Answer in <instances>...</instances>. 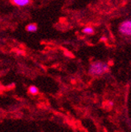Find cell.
Returning <instances> with one entry per match:
<instances>
[{
    "mask_svg": "<svg viewBox=\"0 0 131 132\" xmlns=\"http://www.w3.org/2000/svg\"><path fill=\"white\" fill-rule=\"evenodd\" d=\"M28 91H29V93H30L31 95H36V94H38V93H39V89H38V88H37L36 86H35V85H31V86H30Z\"/></svg>",
    "mask_w": 131,
    "mask_h": 132,
    "instance_id": "5b68a950",
    "label": "cell"
},
{
    "mask_svg": "<svg viewBox=\"0 0 131 132\" xmlns=\"http://www.w3.org/2000/svg\"><path fill=\"white\" fill-rule=\"evenodd\" d=\"M26 30L29 32H35L37 31V25L35 23H30L26 27Z\"/></svg>",
    "mask_w": 131,
    "mask_h": 132,
    "instance_id": "277c9868",
    "label": "cell"
},
{
    "mask_svg": "<svg viewBox=\"0 0 131 132\" xmlns=\"http://www.w3.org/2000/svg\"><path fill=\"white\" fill-rule=\"evenodd\" d=\"M119 31L123 36H129L131 35V21L128 19L121 23L119 27Z\"/></svg>",
    "mask_w": 131,
    "mask_h": 132,
    "instance_id": "7a4b0ae2",
    "label": "cell"
},
{
    "mask_svg": "<svg viewBox=\"0 0 131 132\" xmlns=\"http://www.w3.org/2000/svg\"><path fill=\"white\" fill-rule=\"evenodd\" d=\"M11 3L18 6H25L31 3V0H11Z\"/></svg>",
    "mask_w": 131,
    "mask_h": 132,
    "instance_id": "3957f363",
    "label": "cell"
},
{
    "mask_svg": "<svg viewBox=\"0 0 131 132\" xmlns=\"http://www.w3.org/2000/svg\"><path fill=\"white\" fill-rule=\"evenodd\" d=\"M109 71V65L102 61H95L90 64L89 73L92 76H101Z\"/></svg>",
    "mask_w": 131,
    "mask_h": 132,
    "instance_id": "6da1fadb",
    "label": "cell"
},
{
    "mask_svg": "<svg viewBox=\"0 0 131 132\" xmlns=\"http://www.w3.org/2000/svg\"><path fill=\"white\" fill-rule=\"evenodd\" d=\"M83 32L87 35H92L94 33V29L92 27H86L83 29Z\"/></svg>",
    "mask_w": 131,
    "mask_h": 132,
    "instance_id": "8992f818",
    "label": "cell"
}]
</instances>
